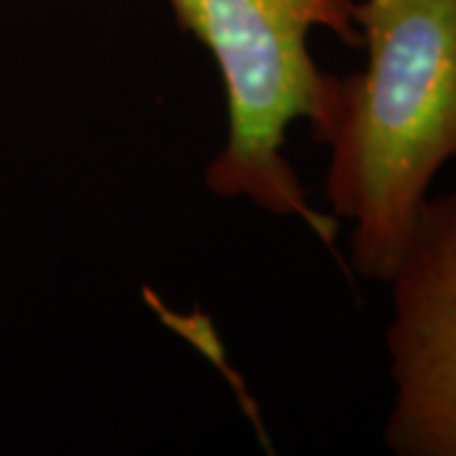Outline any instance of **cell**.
Listing matches in <instances>:
<instances>
[{
	"instance_id": "cell-3",
	"label": "cell",
	"mask_w": 456,
	"mask_h": 456,
	"mask_svg": "<svg viewBox=\"0 0 456 456\" xmlns=\"http://www.w3.org/2000/svg\"><path fill=\"white\" fill-rule=\"evenodd\" d=\"M386 284V446L398 456H456V191L428 198Z\"/></svg>"
},
{
	"instance_id": "cell-2",
	"label": "cell",
	"mask_w": 456,
	"mask_h": 456,
	"mask_svg": "<svg viewBox=\"0 0 456 456\" xmlns=\"http://www.w3.org/2000/svg\"><path fill=\"white\" fill-rule=\"evenodd\" d=\"M178 23L196 36L218 66L228 132L206 167L208 191L297 218L325 244L338 218L317 211L284 155L297 119L312 130L325 119L335 74L314 64L310 38L330 31L360 46L355 0H167Z\"/></svg>"
},
{
	"instance_id": "cell-1",
	"label": "cell",
	"mask_w": 456,
	"mask_h": 456,
	"mask_svg": "<svg viewBox=\"0 0 456 456\" xmlns=\"http://www.w3.org/2000/svg\"><path fill=\"white\" fill-rule=\"evenodd\" d=\"M365 66L338 77L312 137L327 147L325 196L350 224V264L386 284L456 160V0H355Z\"/></svg>"
}]
</instances>
